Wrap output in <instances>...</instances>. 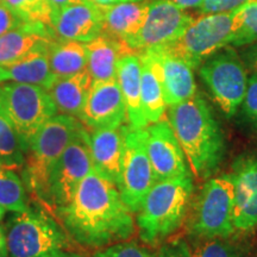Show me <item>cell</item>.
Listing matches in <instances>:
<instances>
[{"mask_svg":"<svg viewBox=\"0 0 257 257\" xmlns=\"http://www.w3.org/2000/svg\"><path fill=\"white\" fill-rule=\"evenodd\" d=\"M141 60V93L144 115L148 124H153L162 119L165 115L166 104L161 80L160 67L153 50H144L138 53Z\"/></svg>","mask_w":257,"mask_h":257,"instance_id":"obj_22","label":"cell"},{"mask_svg":"<svg viewBox=\"0 0 257 257\" xmlns=\"http://www.w3.org/2000/svg\"><path fill=\"white\" fill-rule=\"evenodd\" d=\"M0 111L14 125L27 152L41 127L57 114L46 88L21 82L0 83Z\"/></svg>","mask_w":257,"mask_h":257,"instance_id":"obj_7","label":"cell"},{"mask_svg":"<svg viewBox=\"0 0 257 257\" xmlns=\"http://www.w3.org/2000/svg\"><path fill=\"white\" fill-rule=\"evenodd\" d=\"M78 118L92 130L118 127L126 123V107L117 79L92 81L87 99Z\"/></svg>","mask_w":257,"mask_h":257,"instance_id":"obj_14","label":"cell"},{"mask_svg":"<svg viewBox=\"0 0 257 257\" xmlns=\"http://www.w3.org/2000/svg\"><path fill=\"white\" fill-rule=\"evenodd\" d=\"M69 237L87 248L102 249L125 242L135 233L133 212L117 186L92 169L68 205L55 210Z\"/></svg>","mask_w":257,"mask_h":257,"instance_id":"obj_1","label":"cell"},{"mask_svg":"<svg viewBox=\"0 0 257 257\" xmlns=\"http://www.w3.org/2000/svg\"><path fill=\"white\" fill-rule=\"evenodd\" d=\"M23 23V19L19 18L14 10L10 9L4 2L0 3V37L8 34L9 31L21 27Z\"/></svg>","mask_w":257,"mask_h":257,"instance_id":"obj_36","label":"cell"},{"mask_svg":"<svg viewBox=\"0 0 257 257\" xmlns=\"http://www.w3.org/2000/svg\"><path fill=\"white\" fill-rule=\"evenodd\" d=\"M25 155L27 149L18 133L0 111V166L12 170L23 168Z\"/></svg>","mask_w":257,"mask_h":257,"instance_id":"obj_27","label":"cell"},{"mask_svg":"<svg viewBox=\"0 0 257 257\" xmlns=\"http://www.w3.org/2000/svg\"><path fill=\"white\" fill-rule=\"evenodd\" d=\"M167 106L188 100L197 92L193 68L172 46L155 48Z\"/></svg>","mask_w":257,"mask_h":257,"instance_id":"obj_18","label":"cell"},{"mask_svg":"<svg viewBox=\"0 0 257 257\" xmlns=\"http://www.w3.org/2000/svg\"><path fill=\"white\" fill-rule=\"evenodd\" d=\"M176 6H179L182 10H191V9H199L201 6L204 0H172Z\"/></svg>","mask_w":257,"mask_h":257,"instance_id":"obj_38","label":"cell"},{"mask_svg":"<svg viewBox=\"0 0 257 257\" xmlns=\"http://www.w3.org/2000/svg\"><path fill=\"white\" fill-rule=\"evenodd\" d=\"M57 80L51 72L47 54H38L8 67H0V83L21 82L36 85L47 91Z\"/></svg>","mask_w":257,"mask_h":257,"instance_id":"obj_25","label":"cell"},{"mask_svg":"<svg viewBox=\"0 0 257 257\" xmlns=\"http://www.w3.org/2000/svg\"><path fill=\"white\" fill-rule=\"evenodd\" d=\"M93 167L89 133L80 125L51 174L47 202L54 210L68 205Z\"/></svg>","mask_w":257,"mask_h":257,"instance_id":"obj_10","label":"cell"},{"mask_svg":"<svg viewBox=\"0 0 257 257\" xmlns=\"http://www.w3.org/2000/svg\"><path fill=\"white\" fill-rule=\"evenodd\" d=\"M240 27L232 46L240 47L257 42V0H249L239 8Z\"/></svg>","mask_w":257,"mask_h":257,"instance_id":"obj_31","label":"cell"},{"mask_svg":"<svg viewBox=\"0 0 257 257\" xmlns=\"http://www.w3.org/2000/svg\"><path fill=\"white\" fill-rule=\"evenodd\" d=\"M199 69L212 98L227 118L233 117L244 100L248 75L233 48L225 47L207 57Z\"/></svg>","mask_w":257,"mask_h":257,"instance_id":"obj_9","label":"cell"},{"mask_svg":"<svg viewBox=\"0 0 257 257\" xmlns=\"http://www.w3.org/2000/svg\"><path fill=\"white\" fill-rule=\"evenodd\" d=\"M147 152L156 181L191 176L188 162L168 119L148 125Z\"/></svg>","mask_w":257,"mask_h":257,"instance_id":"obj_13","label":"cell"},{"mask_svg":"<svg viewBox=\"0 0 257 257\" xmlns=\"http://www.w3.org/2000/svg\"><path fill=\"white\" fill-rule=\"evenodd\" d=\"M92 81L87 69L67 78L57 79L48 89L55 102L57 112L70 117H79L87 99Z\"/></svg>","mask_w":257,"mask_h":257,"instance_id":"obj_24","label":"cell"},{"mask_svg":"<svg viewBox=\"0 0 257 257\" xmlns=\"http://www.w3.org/2000/svg\"><path fill=\"white\" fill-rule=\"evenodd\" d=\"M5 234L9 257H60L70 246V237L62 225L35 208L17 212Z\"/></svg>","mask_w":257,"mask_h":257,"instance_id":"obj_5","label":"cell"},{"mask_svg":"<svg viewBox=\"0 0 257 257\" xmlns=\"http://www.w3.org/2000/svg\"><path fill=\"white\" fill-rule=\"evenodd\" d=\"M0 3H3V0H0Z\"/></svg>","mask_w":257,"mask_h":257,"instance_id":"obj_43","label":"cell"},{"mask_svg":"<svg viewBox=\"0 0 257 257\" xmlns=\"http://www.w3.org/2000/svg\"><path fill=\"white\" fill-rule=\"evenodd\" d=\"M87 70L93 81H110L117 79L118 61L124 54L133 53L123 42L101 34L86 43Z\"/></svg>","mask_w":257,"mask_h":257,"instance_id":"obj_23","label":"cell"},{"mask_svg":"<svg viewBox=\"0 0 257 257\" xmlns=\"http://www.w3.org/2000/svg\"><path fill=\"white\" fill-rule=\"evenodd\" d=\"M98 6H111L114 4H119V3H126V2H138V0H91Z\"/></svg>","mask_w":257,"mask_h":257,"instance_id":"obj_40","label":"cell"},{"mask_svg":"<svg viewBox=\"0 0 257 257\" xmlns=\"http://www.w3.org/2000/svg\"><path fill=\"white\" fill-rule=\"evenodd\" d=\"M51 30L56 40L87 43L102 32L101 8L91 0L67 6L51 16Z\"/></svg>","mask_w":257,"mask_h":257,"instance_id":"obj_16","label":"cell"},{"mask_svg":"<svg viewBox=\"0 0 257 257\" xmlns=\"http://www.w3.org/2000/svg\"><path fill=\"white\" fill-rule=\"evenodd\" d=\"M51 72L57 79L78 74L87 69L86 43L76 41L56 40L48 51Z\"/></svg>","mask_w":257,"mask_h":257,"instance_id":"obj_26","label":"cell"},{"mask_svg":"<svg viewBox=\"0 0 257 257\" xmlns=\"http://www.w3.org/2000/svg\"><path fill=\"white\" fill-rule=\"evenodd\" d=\"M0 207L5 211H27V191L23 179L15 170L0 167Z\"/></svg>","mask_w":257,"mask_h":257,"instance_id":"obj_28","label":"cell"},{"mask_svg":"<svg viewBox=\"0 0 257 257\" xmlns=\"http://www.w3.org/2000/svg\"><path fill=\"white\" fill-rule=\"evenodd\" d=\"M249 0H204L200 8V14H216V12H229L240 8Z\"/></svg>","mask_w":257,"mask_h":257,"instance_id":"obj_35","label":"cell"},{"mask_svg":"<svg viewBox=\"0 0 257 257\" xmlns=\"http://www.w3.org/2000/svg\"><path fill=\"white\" fill-rule=\"evenodd\" d=\"M230 175L234 185V229L251 231L257 226V157H240Z\"/></svg>","mask_w":257,"mask_h":257,"instance_id":"obj_17","label":"cell"},{"mask_svg":"<svg viewBox=\"0 0 257 257\" xmlns=\"http://www.w3.org/2000/svg\"><path fill=\"white\" fill-rule=\"evenodd\" d=\"M194 17L172 0H150L142 29L126 44L130 51L142 53L175 43L185 34Z\"/></svg>","mask_w":257,"mask_h":257,"instance_id":"obj_12","label":"cell"},{"mask_svg":"<svg viewBox=\"0 0 257 257\" xmlns=\"http://www.w3.org/2000/svg\"><path fill=\"white\" fill-rule=\"evenodd\" d=\"M89 2V0H48L49 3L50 9H51V16L56 12L61 11V10L67 8V6L75 5V4H81V3Z\"/></svg>","mask_w":257,"mask_h":257,"instance_id":"obj_37","label":"cell"},{"mask_svg":"<svg viewBox=\"0 0 257 257\" xmlns=\"http://www.w3.org/2000/svg\"><path fill=\"white\" fill-rule=\"evenodd\" d=\"M234 185L231 175L205 182L195 199L188 221V232L198 239L227 238L234 233Z\"/></svg>","mask_w":257,"mask_h":257,"instance_id":"obj_6","label":"cell"},{"mask_svg":"<svg viewBox=\"0 0 257 257\" xmlns=\"http://www.w3.org/2000/svg\"><path fill=\"white\" fill-rule=\"evenodd\" d=\"M141 60L138 54L126 53L120 57L117 66V81L123 94L128 126L146 128V119L141 93Z\"/></svg>","mask_w":257,"mask_h":257,"instance_id":"obj_21","label":"cell"},{"mask_svg":"<svg viewBox=\"0 0 257 257\" xmlns=\"http://www.w3.org/2000/svg\"><path fill=\"white\" fill-rule=\"evenodd\" d=\"M156 182L147 152L146 128L128 126L125 135L123 168L118 191L121 200L133 213L142 206L148 192Z\"/></svg>","mask_w":257,"mask_h":257,"instance_id":"obj_11","label":"cell"},{"mask_svg":"<svg viewBox=\"0 0 257 257\" xmlns=\"http://www.w3.org/2000/svg\"><path fill=\"white\" fill-rule=\"evenodd\" d=\"M128 125L118 127L96 128L89 133V147L93 167L99 175L119 186L123 168L125 135Z\"/></svg>","mask_w":257,"mask_h":257,"instance_id":"obj_19","label":"cell"},{"mask_svg":"<svg viewBox=\"0 0 257 257\" xmlns=\"http://www.w3.org/2000/svg\"><path fill=\"white\" fill-rule=\"evenodd\" d=\"M242 111L249 126L257 134V70L248 79V86L242 102Z\"/></svg>","mask_w":257,"mask_h":257,"instance_id":"obj_33","label":"cell"},{"mask_svg":"<svg viewBox=\"0 0 257 257\" xmlns=\"http://www.w3.org/2000/svg\"><path fill=\"white\" fill-rule=\"evenodd\" d=\"M168 107V120L193 174L208 178L224 159L225 141L219 123L206 100L198 94Z\"/></svg>","mask_w":257,"mask_h":257,"instance_id":"obj_2","label":"cell"},{"mask_svg":"<svg viewBox=\"0 0 257 257\" xmlns=\"http://www.w3.org/2000/svg\"><path fill=\"white\" fill-rule=\"evenodd\" d=\"M80 125L70 115H54L41 127L29 146L22 179L25 187L42 201H47L54 168Z\"/></svg>","mask_w":257,"mask_h":257,"instance_id":"obj_4","label":"cell"},{"mask_svg":"<svg viewBox=\"0 0 257 257\" xmlns=\"http://www.w3.org/2000/svg\"><path fill=\"white\" fill-rule=\"evenodd\" d=\"M193 192L192 175L156 181L137 212L141 240L156 246L172 236L187 217Z\"/></svg>","mask_w":257,"mask_h":257,"instance_id":"obj_3","label":"cell"},{"mask_svg":"<svg viewBox=\"0 0 257 257\" xmlns=\"http://www.w3.org/2000/svg\"><path fill=\"white\" fill-rule=\"evenodd\" d=\"M0 257H9L8 243H6V234L4 227L0 226Z\"/></svg>","mask_w":257,"mask_h":257,"instance_id":"obj_39","label":"cell"},{"mask_svg":"<svg viewBox=\"0 0 257 257\" xmlns=\"http://www.w3.org/2000/svg\"><path fill=\"white\" fill-rule=\"evenodd\" d=\"M102 12L101 34L126 44L142 29L149 11V0L119 3L111 6H100Z\"/></svg>","mask_w":257,"mask_h":257,"instance_id":"obj_20","label":"cell"},{"mask_svg":"<svg viewBox=\"0 0 257 257\" xmlns=\"http://www.w3.org/2000/svg\"><path fill=\"white\" fill-rule=\"evenodd\" d=\"M19 18L29 23H42L51 29V9L48 0H3Z\"/></svg>","mask_w":257,"mask_h":257,"instance_id":"obj_29","label":"cell"},{"mask_svg":"<svg viewBox=\"0 0 257 257\" xmlns=\"http://www.w3.org/2000/svg\"><path fill=\"white\" fill-rule=\"evenodd\" d=\"M4 213H5V210L3 207H0V220H2L3 217H4Z\"/></svg>","mask_w":257,"mask_h":257,"instance_id":"obj_42","label":"cell"},{"mask_svg":"<svg viewBox=\"0 0 257 257\" xmlns=\"http://www.w3.org/2000/svg\"><path fill=\"white\" fill-rule=\"evenodd\" d=\"M155 257H194L193 250L184 238H176L163 243Z\"/></svg>","mask_w":257,"mask_h":257,"instance_id":"obj_34","label":"cell"},{"mask_svg":"<svg viewBox=\"0 0 257 257\" xmlns=\"http://www.w3.org/2000/svg\"><path fill=\"white\" fill-rule=\"evenodd\" d=\"M60 257H86V256L81 255V253H76V252H69V251H67V252H64L62 256H60Z\"/></svg>","mask_w":257,"mask_h":257,"instance_id":"obj_41","label":"cell"},{"mask_svg":"<svg viewBox=\"0 0 257 257\" xmlns=\"http://www.w3.org/2000/svg\"><path fill=\"white\" fill-rule=\"evenodd\" d=\"M239 27V8L229 12L205 14L194 18L185 34L170 46L194 69L218 50L232 46Z\"/></svg>","mask_w":257,"mask_h":257,"instance_id":"obj_8","label":"cell"},{"mask_svg":"<svg viewBox=\"0 0 257 257\" xmlns=\"http://www.w3.org/2000/svg\"><path fill=\"white\" fill-rule=\"evenodd\" d=\"M56 41L53 30L42 23L24 22L0 37V67H8L38 54H47Z\"/></svg>","mask_w":257,"mask_h":257,"instance_id":"obj_15","label":"cell"},{"mask_svg":"<svg viewBox=\"0 0 257 257\" xmlns=\"http://www.w3.org/2000/svg\"><path fill=\"white\" fill-rule=\"evenodd\" d=\"M154 253L144 246L134 242H120L102 248L93 257H155Z\"/></svg>","mask_w":257,"mask_h":257,"instance_id":"obj_32","label":"cell"},{"mask_svg":"<svg viewBox=\"0 0 257 257\" xmlns=\"http://www.w3.org/2000/svg\"><path fill=\"white\" fill-rule=\"evenodd\" d=\"M200 240V244L193 250L194 257H246L245 250L232 242L230 237Z\"/></svg>","mask_w":257,"mask_h":257,"instance_id":"obj_30","label":"cell"},{"mask_svg":"<svg viewBox=\"0 0 257 257\" xmlns=\"http://www.w3.org/2000/svg\"><path fill=\"white\" fill-rule=\"evenodd\" d=\"M0 167H2V166H0Z\"/></svg>","mask_w":257,"mask_h":257,"instance_id":"obj_44","label":"cell"}]
</instances>
